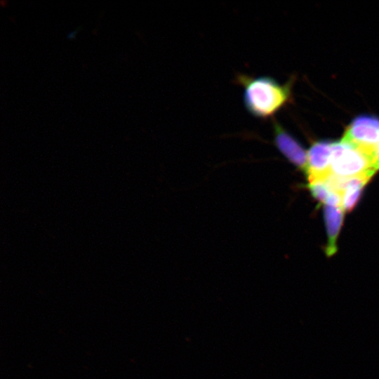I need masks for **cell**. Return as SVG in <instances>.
Instances as JSON below:
<instances>
[{
  "label": "cell",
  "mask_w": 379,
  "mask_h": 379,
  "mask_svg": "<svg viewBox=\"0 0 379 379\" xmlns=\"http://www.w3.org/2000/svg\"><path fill=\"white\" fill-rule=\"evenodd\" d=\"M371 156L375 162L377 170L379 171V142L372 150Z\"/></svg>",
  "instance_id": "obj_8"
},
{
  "label": "cell",
  "mask_w": 379,
  "mask_h": 379,
  "mask_svg": "<svg viewBox=\"0 0 379 379\" xmlns=\"http://www.w3.org/2000/svg\"><path fill=\"white\" fill-rule=\"evenodd\" d=\"M308 187L313 197L319 201L328 206L341 207L340 194L332 189L324 180H310Z\"/></svg>",
  "instance_id": "obj_7"
},
{
  "label": "cell",
  "mask_w": 379,
  "mask_h": 379,
  "mask_svg": "<svg viewBox=\"0 0 379 379\" xmlns=\"http://www.w3.org/2000/svg\"><path fill=\"white\" fill-rule=\"evenodd\" d=\"M343 211L340 206H325L324 217L328 236L326 253L328 256L333 255L337 251L336 241L343 220Z\"/></svg>",
  "instance_id": "obj_6"
},
{
  "label": "cell",
  "mask_w": 379,
  "mask_h": 379,
  "mask_svg": "<svg viewBox=\"0 0 379 379\" xmlns=\"http://www.w3.org/2000/svg\"><path fill=\"white\" fill-rule=\"evenodd\" d=\"M236 83L243 86V102L253 117L267 119L273 117L291 100L292 79L281 84L267 76L237 74Z\"/></svg>",
  "instance_id": "obj_1"
},
{
  "label": "cell",
  "mask_w": 379,
  "mask_h": 379,
  "mask_svg": "<svg viewBox=\"0 0 379 379\" xmlns=\"http://www.w3.org/2000/svg\"><path fill=\"white\" fill-rule=\"evenodd\" d=\"M333 142H315L310 148L306 174L308 180L324 179L329 175Z\"/></svg>",
  "instance_id": "obj_5"
},
{
  "label": "cell",
  "mask_w": 379,
  "mask_h": 379,
  "mask_svg": "<svg viewBox=\"0 0 379 379\" xmlns=\"http://www.w3.org/2000/svg\"><path fill=\"white\" fill-rule=\"evenodd\" d=\"M377 171L369 154L343 140L333 142L329 175L340 178L372 177Z\"/></svg>",
  "instance_id": "obj_2"
},
{
  "label": "cell",
  "mask_w": 379,
  "mask_h": 379,
  "mask_svg": "<svg viewBox=\"0 0 379 379\" xmlns=\"http://www.w3.org/2000/svg\"><path fill=\"white\" fill-rule=\"evenodd\" d=\"M342 140L371 155L379 142V117L371 114L357 117L347 127Z\"/></svg>",
  "instance_id": "obj_3"
},
{
  "label": "cell",
  "mask_w": 379,
  "mask_h": 379,
  "mask_svg": "<svg viewBox=\"0 0 379 379\" xmlns=\"http://www.w3.org/2000/svg\"><path fill=\"white\" fill-rule=\"evenodd\" d=\"M273 132L274 144L280 152L306 173L307 156L300 142L275 120L273 121Z\"/></svg>",
  "instance_id": "obj_4"
}]
</instances>
